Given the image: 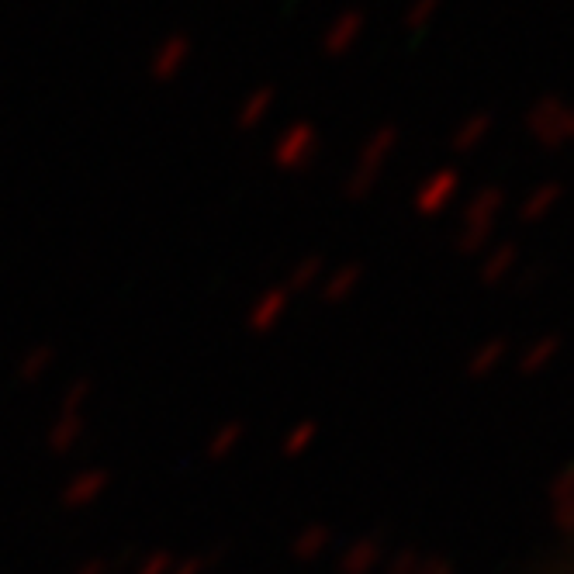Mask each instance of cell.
Returning <instances> with one entry per match:
<instances>
[{"instance_id":"obj_7","label":"cell","mask_w":574,"mask_h":574,"mask_svg":"<svg viewBox=\"0 0 574 574\" xmlns=\"http://www.w3.org/2000/svg\"><path fill=\"white\" fill-rule=\"evenodd\" d=\"M457 184H460L457 170H440V173H433V177L426 180V187L419 191V205L426 208V211L440 208L443 201H447L450 194L457 191Z\"/></svg>"},{"instance_id":"obj_4","label":"cell","mask_w":574,"mask_h":574,"mask_svg":"<svg viewBox=\"0 0 574 574\" xmlns=\"http://www.w3.org/2000/svg\"><path fill=\"white\" fill-rule=\"evenodd\" d=\"M364 11H346L339 14L336 21H332V28L326 32V42H322V49H326V56H346V52L357 45L360 32H364Z\"/></svg>"},{"instance_id":"obj_5","label":"cell","mask_w":574,"mask_h":574,"mask_svg":"<svg viewBox=\"0 0 574 574\" xmlns=\"http://www.w3.org/2000/svg\"><path fill=\"white\" fill-rule=\"evenodd\" d=\"M492 125H495L492 111H474V115H467L464 122L453 128L450 149H453V153H474V149H478L481 142L492 135Z\"/></svg>"},{"instance_id":"obj_9","label":"cell","mask_w":574,"mask_h":574,"mask_svg":"<svg viewBox=\"0 0 574 574\" xmlns=\"http://www.w3.org/2000/svg\"><path fill=\"white\" fill-rule=\"evenodd\" d=\"M270 104H274V90H270V87L256 90V94L246 101V108L239 111V128H253L270 111Z\"/></svg>"},{"instance_id":"obj_6","label":"cell","mask_w":574,"mask_h":574,"mask_svg":"<svg viewBox=\"0 0 574 574\" xmlns=\"http://www.w3.org/2000/svg\"><path fill=\"white\" fill-rule=\"evenodd\" d=\"M187 52H191V42L184 39V35H173V39L163 42V49L153 56V66H149V73H153V80H170L180 73V66H184Z\"/></svg>"},{"instance_id":"obj_2","label":"cell","mask_w":574,"mask_h":574,"mask_svg":"<svg viewBox=\"0 0 574 574\" xmlns=\"http://www.w3.org/2000/svg\"><path fill=\"white\" fill-rule=\"evenodd\" d=\"M398 139H402V135H398L395 125H381L364 142V149H360V166H357V173H353V180H350V191L353 194H364L367 187L374 184L377 170H381V163L388 160L391 153H395Z\"/></svg>"},{"instance_id":"obj_3","label":"cell","mask_w":574,"mask_h":574,"mask_svg":"<svg viewBox=\"0 0 574 574\" xmlns=\"http://www.w3.org/2000/svg\"><path fill=\"white\" fill-rule=\"evenodd\" d=\"M319 149V132H315L308 122H301V125H294L291 132H284L281 135V142H277V163L281 166H301L308 160V156Z\"/></svg>"},{"instance_id":"obj_11","label":"cell","mask_w":574,"mask_h":574,"mask_svg":"<svg viewBox=\"0 0 574 574\" xmlns=\"http://www.w3.org/2000/svg\"><path fill=\"white\" fill-rule=\"evenodd\" d=\"M568 135H571V142H574V108H571V118H568Z\"/></svg>"},{"instance_id":"obj_1","label":"cell","mask_w":574,"mask_h":574,"mask_svg":"<svg viewBox=\"0 0 574 574\" xmlns=\"http://www.w3.org/2000/svg\"><path fill=\"white\" fill-rule=\"evenodd\" d=\"M568 118H571V108L561 94H543L530 104L523 125H526V132H530V139L540 142L543 149H561L571 142Z\"/></svg>"},{"instance_id":"obj_8","label":"cell","mask_w":574,"mask_h":574,"mask_svg":"<svg viewBox=\"0 0 574 574\" xmlns=\"http://www.w3.org/2000/svg\"><path fill=\"white\" fill-rule=\"evenodd\" d=\"M440 4L443 0H412L409 11H405V28H409L412 35H422L433 25L436 14H440Z\"/></svg>"},{"instance_id":"obj_10","label":"cell","mask_w":574,"mask_h":574,"mask_svg":"<svg viewBox=\"0 0 574 574\" xmlns=\"http://www.w3.org/2000/svg\"><path fill=\"white\" fill-rule=\"evenodd\" d=\"M561 198V184H543V187H536V191L526 198V205H523V215L526 218H533V215H540V211H547L554 201Z\"/></svg>"}]
</instances>
